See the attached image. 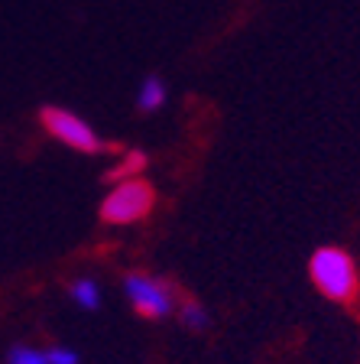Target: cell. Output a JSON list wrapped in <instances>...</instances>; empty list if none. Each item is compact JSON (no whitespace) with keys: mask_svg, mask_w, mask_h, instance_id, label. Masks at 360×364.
I'll list each match as a JSON object with an SVG mask.
<instances>
[{"mask_svg":"<svg viewBox=\"0 0 360 364\" xmlns=\"http://www.w3.org/2000/svg\"><path fill=\"white\" fill-rule=\"evenodd\" d=\"M308 277L318 287V293H324L334 303H351L360 289L357 267H354L351 254L341 247H318L308 264Z\"/></svg>","mask_w":360,"mask_h":364,"instance_id":"1","label":"cell"},{"mask_svg":"<svg viewBox=\"0 0 360 364\" xmlns=\"http://www.w3.org/2000/svg\"><path fill=\"white\" fill-rule=\"evenodd\" d=\"M153 202H156V192L146 179H127L114 186L111 196L101 202V218L107 225H133L143 221L153 212Z\"/></svg>","mask_w":360,"mask_h":364,"instance_id":"2","label":"cell"},{"mask_svg":"<svg viewBox=\"0 0 360 364\" xmlns=\"http://www.w3.org/2000/svg\"><path fill=\"white\" fill-rule=\"evenodd\" d=\"M39 121H43V127L49 130L59 144L72 146V150H78V153L104 150V140L94 134V127H91L88 121H82L78 114L65 111V107H43V111H39Z\"/></svg>","mask_w":360,"mask_h":364,"instance_id":"3","label":"cell"},{"mask_svg":"<svg viewBox=\"0 0 360 364\" xmlns=\"http://www.w3.org/2000/svg\"><path fill=\"white\" fill-rule=\"evenodd\" d=\"M124 293L136 306V312L146 318H165L175 309V293L165 280L146 277V273H127L124 277Z\"/></svg>","mask_w":360,"mask_h":364,"instance_id":"4","label":"cell"},{"mask_svg":"<svg viewBox=\"0 0 360 364\" xmlns=\"http://www.w3.org/2000/svg\"><path fill=\"white\" fill-rule=\"evenodd\" d=\"M165 105V85L159 75H146L140 85V95H136V107H140L143 114H153L159 111V107Z\"/></svg>","mask_w":360,"mask_h":364,"instance_id":"5","label":"cell"},{"mask_svg":"<svg viewBox=\"0 0 360 364\" xmlns=\"http://www.w3.org/2000/svg\"><path fill=\"white\" fill-rule=\"evenodd\" d=\"M68 296H72V299H75L82 309H98V306H101L98 283L88 280V277H78V280H72V287H68Z\"/></svg>","mask_w":360,"mask_h":364,"instance_id":"6","label":"cell"},{"mask_svg":"<svg viewBox=\"0 0 360 364\" xmlns=\"http://www.w3.org/2000/svg\"><path fill=\"white\" fill-rule=\"evenodd\" d=\"M146 163H150V159H146V153L143 150H133V153H127V156H124V163H120V166H114L111 173H107V179H140V173L143 169H146Z\"/></svg>","mask_w":360,"mask_h":364,"instance_id":"7","label":"cell"},{"mask_svg":"<svg viewBox=\"0 0 360 364\" xmlns=\"http://www.w3.org/2000/svg\"><path fill=\"white\" fill-rule=\"evenodd\" d=\"M179 318H182V326L192 328V332H202V328L211 326L208 309H204L202 303H195V299H185V303L179 306Z\"/></svg>","mask_w":360,"mask_h":364,"instance_id":"8","label":"cell"},{"mask_svg":"<svg viewBox=\"0 0 360 364\" xmlns=\"http://www.w3.org/2000/svg\"><path fill=\"white\" fill-rule=\"evenodd\" d=\"M7 364H49V361H45V355L36 348H10Z\"/></svg>","mask_w":360,"mask_h":364,"instance_id":"9","label":"cell"},{"mask_svg":"<svg viewBox=\"0 0 360 364\" xmlns=\"http://www.w3.org/2000/svg\"><path fill=\"white\" fill-rule=\"evenodd\" d=\"M45 361L49 364H78V355L72 348H62V345H53V348H45L43 351Z\"/></svg>","mask_w":360,"mask_h":364,"instance_id":"10","label":"cell"}]
</instances>
